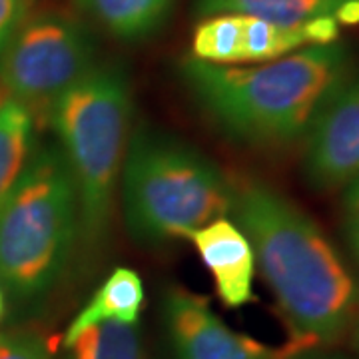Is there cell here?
I'll return each mask as SVG.
<instances>
[{
  "label": "cell",
  "mask_w": 359,
  "mask_h": 359,
  "mask_svg": "<svg viewBox=\"0 0 359 359\" xmlns=\"http://www.w3.org/2000/svg\"><path fill=\"white\" fill-rule=\"evenodd\" d=\"M233 222L250 240L262 278L292 332V346L327 347L359 323V283L304 210L271 186H233Z\"/></svg>",
  "instance_id": "obj_1"
},
{
  "label": "cell",
  "mask_w": 359,
  "mask_h": 359,
  "mask_svg": "<svg viewBox=\"0 0 359 359\" xmlns=\"http://www.w3.org/2000/svg\"><path fill=\"white\" fill-rule=\"evenodd\" d=\"M182 80L205 116L228 136L256 146L306 138L321 108L347 80L344 44L309 46L259 66H219L188 58Z\"/></svg>",
  "instance_id": "obj_2"
},
{
  "label": "cell",
  "mask_w": 359,
  "mask_h": 359,
  "mask_svg": "<svg viewBox=\"0 0 359 359\" xmlns=\"http://www.w3.org/2000/svg\"><path fill=\"white\" fill-rule=\"evenodd\" d=\"M120 174L124 222L144 245L186 238L231 212L233 186L216 164L162 132L136 130Z\"/></svg>",
  "instance_id": "obj_3"
},
{
  "label": "cell",
  "mask_w": 359,
  "mask_h": 359,
  "mask_svg": "<svg viewBox=\"0 0 359 359\" xmlns=\"http://www.w3.org/2000/svg\"><path fill=\"white\" fill-rule=\"evenodd\" d=\"M48 114L76 186L80 231L100 240L130 138L128 78L114 65H94L52 102Z\"/></svg>",
  "instance_id": "obj_4"
},
{
  "label": "cell",
  "mask_w": 359,
  "mask_h": 359,
  "mask_svg": "<svg viewBox=\"0 0 359 359\" xmlns=\"http://www.w3.org/2000/svg\"><path fill=\"white\" fill-rule=\"evenodd\" d=\"M80 233L76 186L60 148L30 156L0 202V280L22 295L50 290Z\"/></svg>",
  "instance_id": "obj_5"
},
{
  "label": "cell",
  "mask_w": 359,
  "mask_h": 359,
  "mask_svg": "<svg viewBox=\"0 0 359 359\" xmlns=\"http://www.w3.org/2000/svg\"><path fill=\"white\" fill-rule=\"evenodd\" d=\"M2 50L0 88L30 112L50 108L96 65L86 28L60 13L39 14L22 22Z\"/></svg>",
  "instance_id": "obj_6"
},
{
  "label": "cell",
  "mask_w": 359,
  "mask_h": 359,
  "mask_svg": "<svg viewBox=\"0 0 359 359\" xmlns=\"http://www.w3.org/2000/svg\"><path fill=\"white\" fill-rule=\"evenodd\" d=\"M304 174L318 190L346 188L359 176V78H347L309 126Z\"/></svg>",
  "instance_id": "obj_7"
},
{
  "label": "cell",
  "mask_w": 359,
  "mask_h": 359,
  "mask_svg": "<svg viewBox=\"0 0 359 359\" xmlns=\"http://www.w3.org/2000/svg\"><path fill=\"white\" fill-rule=\"evenodd\" d=\"M168 335L176 359H287L295 349L264 346L236 334L212 311L202 295L174 287L164 299Z\"/></svg>",
  "instance_id": "obj_8"
},
{
  "label": "cell",
  "mask_w": 359,
  "mask_h": 359,
  "mask_svg": "<svg viewBox=\"0 0 359 359\" xmlns=\"http://www.w3.org/2000/svg\"><path fill=\"white\" fill-rule=\"evenodd\" d=\"M186 238L192 240L210 269L222 304L231 309L245 306L254 297L256 256L240 226L230 218H219L190 231Z\"/></svg>",
  "instance_id": "obj_9"
},
{
  "label": "cell",
  "mask_w": 359,
  "mask_h": 359,
  "mask_svg": "<svg viewBox=\"0 0 359 359\" xmlns=\"http://www.w3.org/2000/svg\"><path fill=\"white\" fill-rule=\"evenodd\" d=\"M144 306V283L130 268H116L92 295L88 306L78 313L66 330L65 341L72 339L84 327L98 321H120L136 325Z\"/></svg>",
  "instance_id": "obj_10"
},
{
  "label": "cell",
  "mask_w": 359,
  "mask_h": 359,
  "mask_svg": "<svg viewBox=\"0 0 359 359\" xmlns=\"http://www.w3.org/2000/svg\"><path fill=\"white\" fill-rule=\"evenodd\" d=\"M341 2L344 0H196L194 13L200 18L240 14L271 25L302 26L320 16H335Z\"/></svg>",
  "instance_id": "obj_11"
},
{
  "label": "cell",
  "mask_w": 359,
  "mask_h": 359,
  "mask_svg": "<svg viewBox=\"0 0 359 359\" xmlns=\"http://www.w3.org/2000/svg\"><path fill=\"white\" fill-rule=\"evenodd\" d=\"M118 39L136 40L152 34L164 22L174 0H74Z\"/></svg>",
  "instance_id": "obj_12"
},
{
  "label": "cell",
  "mask_w": 359,
  "mask_h": 359,
  "mask_svg": "<svg viewBox=\"0 0 359 359\" xmlns=\"http://www.w3.org/2000/svg\"><path fill=\"white\" fill-rule=\"evenodd\" d=\"M34 118L25 104L0 96V202L8 196L30 160Z\"/></svg>",
  "instance_id": "obj_13"
},
{
  "label": "cell",
  "mask_w": 359,
  "mask_h": 359,
  "mask_svg": "<svg viewBox=\"0 0 359 359\" xmlns=\"http://www.w3.org/2000/svg\"><path fill=\"white\" fill-rule=\"evenodd\" d=\"M65 344L66 359H144L136 325L98 321Z\"/></svg>",
  "instance_id": "obj_14"
},
{
  "label": "cell",
  "mask_w": 359,
  "mask_h": 359,
  "mask_svg": "<svg viewBox=\"0 0 359 359\" xmlns=\"http://www.w3.org/2000/svg\"><path fill=\"white\" fill-rule=\"evenodd\" d=\"M242 36H244V22L240 14L208 16L194 30L192 58L208 65H240Z\"/></svg>",
  "instance_id": "obj_15"
},
{
  "label": "cell",
  "mask_w": 359,
  "mask_h": 359,
  "mask_svg": "<svg viewBox=\"0 0 359 359\" xmlns=\"http://www.w3.org/2000/svg\"><path fill=\"white\" fill-rule=\"evenodd\" d=\"M242 62H271L292 54L304 44H309L306 25L280 26L259 20L254 16H242Z\"/></svg>",
  "instance_id": "obj_16"
},
{
  "label": "cell",
  "mask_w": 359,
  "mask_h": 359,
  "mask_svg": "<svg viewBox=\"0 0 359 359\" xmlns=\"http://www.w3.org/2000/svg\"><path fill=\"white\" fill-rule=\"evenodd\" d=\"M0 359H50V351L39 335L0 334Z\"/></svg>",
  "instance_id": "obj_17"
},
{
  "label": "cell",
  "mask_w": 359,
  "mask_h": 359,
  "mask_svg": "<svg viewBox=\"0 0 359 359\" xmlns=\"http://www.w3.org/2000/svg\"><path fill=\"white\" fill-rule=\"evenodd\" d=\"M26 0H0V50L25 22Z\"/></svg>",
  "instance_id": "obj_18"
},
{
  "label": "cell",
  "mask_w": 359,
  "mask_h": 359,
  "mask_svg": "<svg viewBox=\"0 0 359 359\" xmlns=\"http://www.w3.org/2000/svg\"><path fill=\"white\" fill-rule=\"evenodd\" d=\"M344 210H346V219H349V222H359V176L346 186V192H344Z\"/></svg>",
  "instance_id": "obj_19"
},
{
  "label": "cell",
  "mask_w": 359,
  "mask_h": 359,
  "mask_svg": "<svg viewBox=\"0 0 359 359\" xmlns=\"http://www.w3.org/2000/svg\"><path fill=\"white\" fill-rule=\"evenodd\" d=\"M287 359H353L346 353H337V351H327L323 347H311V349H302L295 351Z\"/></svg>",
  "instance_id": "obj_20"
},
{
  "label": "cell",
  "mask_w": 359,
  "mask_h": 359,
  "mask_svg": "<svg viewBox=\"0 0 359 359\" xmlns=\"http://www.w3.org/2000/svg\"><path fill=\"white\" fill-rule=\"evenodd\" d=\"M335 20L344 25H358L359 22V0H344L335 13Z\"/></svg>",
  "instance_id": "obj_21"
},
{
  "label": "cell",
  "mask_w": 359,
  "mask_h": 359,
  "mask_svg": "<svg viewBox=\"0 0 359 359\" xmlns=\"http://www.w3.org/2000/svg\"><path fill=\"white\" fill-rule=\"evenodd\" d=\"M346 238L347 244L351 248L353 256L358 259L359 264V222H349L346 219Z\"/></svg>",
  "instance_id": "obj_22"
},
{
  "label": "cell",
  "mask_w": 359,
  "mask_h": 359,
  "mask_svg": "<svg viewBox=\"0 0 359 359\" xmlns=\"http://www.w3.org/2000/svg\"><path fill=\"white\" fill-rule=\"evenodd\" d=\"M353 346L358 347V351H359V323H358V327H355V330H353Z\"/></svg>",
  "instance_id": "obj_23"
},
{
  "label": "cell",
  "mask_w": 359,
  "mask_h": 359,
  "mask_svg": "<svg viewBox=\"0 0 359 359\" xmlns=\"http://www.w3.org/2000/svg\"><path fill=\"white\" fill-rule=\"evenodd\" d=\"M4 313V297H2V292H0V318Z\"/></svg>",
  "instance_id": "obj_24"
}]
</instances>
